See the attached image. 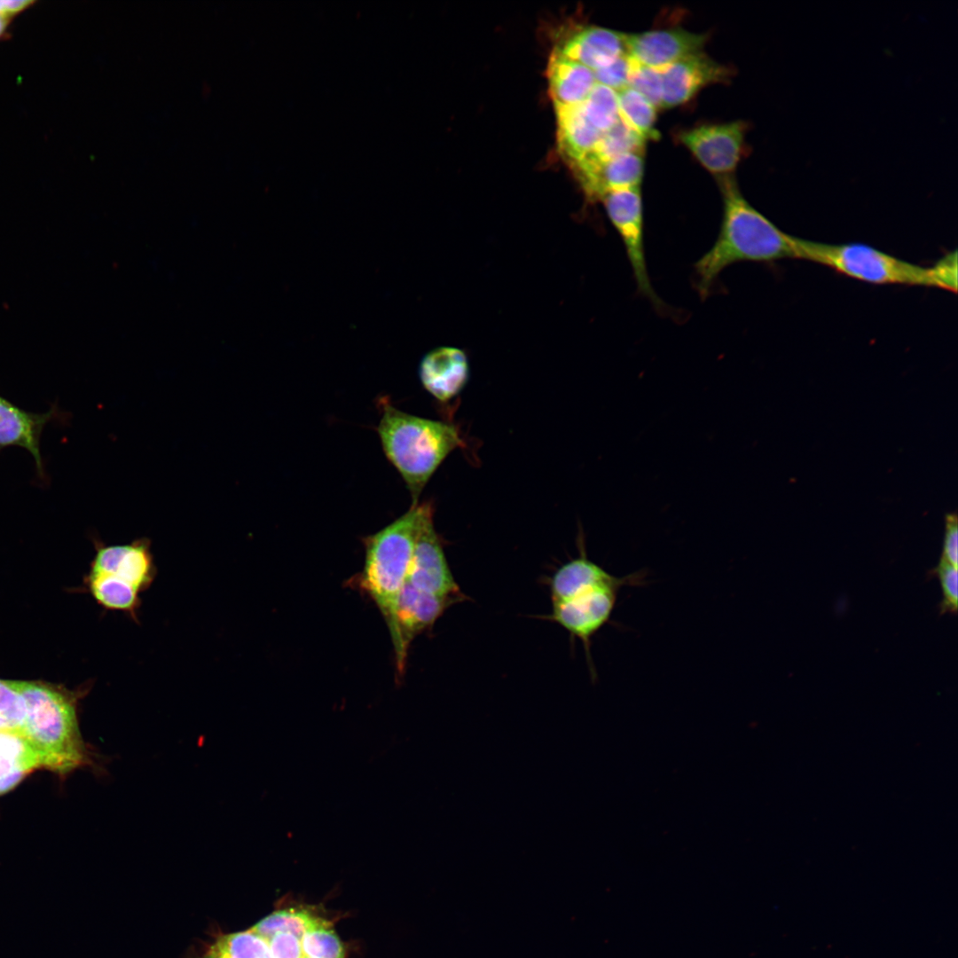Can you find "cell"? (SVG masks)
Returning a JSON list of instances; mask_svg holds the SVG:
<instances>
[{"label": "cell", "mask_w": 958, "mask_h": 958, "mask_svg": "<svg viewBox=\"0 0 958 958\" xmlns=\"http://www.w3.org/2000/svg\"><path fill=\"white\" fill-rule=\"evenodd\" d=\"M631 61L628 87L643 95L656 108H661L663 83L660 69L640 64L632 58Z\"/></svg>", "instance_id": "obj_29"}, {"label": "cell", "mask_w": 958, "mask_h": 958, "mask_svg": "<svg viewBox=\"0 0 958 958\" xmlns=\"http://www.w3.org/2000/svg\"><path fill=\"white\" fill-rule=\"evenodd\" d=\"M660 71L663 83L661 108L682 106L705 86L727 82L733 74L730 67L717 62L703 51L679 59Z\"/></svg>", "instance_id": "obj_12"}, {"label": "cell", "mask_w": 958, "mask_h": 958, "mask_svg": "<svg viewBox=\"0 0 958 958\" xmlns=\"http://www.w3.org/2000/svg\"><path fill=\"white\" fill-rule=\"evenodd\" d=\"M304 958H308V957H304Z\"/></svg>", "instance_id": "obj_38"}, {"label": "cell", "mask_w": 958, "mask_h": 958, "mask_svg": "<svg viewBox=\"0 0 958 958\" xmlns=\"http://www.w3.org/2000/svg\"><path fill=\"white\" fill-rule=\"evenodd\" d=\"M213 949L219 958H271L267 939L251 929L224 937Z\"/></svg>", "instance_id": "obj_27"}, {"label": "cell", "mask_w": 958, "mask_h": 958, "mask_svg": "<svg viewBox=\"0 0 958 958\" xmlns=\"http://www.w3.org/2000/svg\"><path fill=\"white\" fill-rule=\"evenodd\" d=\"M10 681L24 699L22 737L41 767L67 774L94 764L79 728L78 695L41 682Z\"/></svg>", "instance_id": "obj_3"}, {"label": "cell", "mask_w": 958, "mask_h": 958, "mask_svg": "<svg viewBox=\"0 0 958 958\" xmlns=\"http://www.w3.org/2000/svg\"><path fill=\"white\" fill-rule=\"evenodd\" d=\"M797 258L828 266L876 285L932 287L930 267L920 266L860 243L829 244L797 237Z\"/></svg>", "instance_id": "obj_6"}, {"label": "cell", "mask_w": 958, "mask_h": 958, "mask_svg": "<svg viewBox=\"0 0 958 958\" xmlns=\"http://www.w3.org/2000/svg\"><path fill=\"white\" fill-rule=\"evenodd\" d=\"M958 568L941 558L937 574L943 591L942 610L955 612L958 602Z\"/></svg>", "instance_id": "obj_32"}, {"label": "cell", "mask_w": 958, "mask_h": 958, "mask_svg": "<svg viewBox=\"0 0 958 958\" xmlns=\"http://www.w3.org/2000/svg\"><path fill=\"white\" fill-rule=\"evenodd\" d=\"M428 503L411 505L404 514L363 540L365 561L356 583L381 613L393 646L397 637V599L407 581L415 541Z\"/></svg>", "instance_id": "obj_4"}, {"label": "cell", "mask_w": 958, "mask_h": 958, "mask_svg": "<svg viewBox=\"0 0 958 958\" xmlns=\"http://www.w3.org/2000/svg\"><path fill=\"white\" fill-rule=\"evenodd\" d=\"M631 58L623 54L610 64L593 71L596 82L611 88L616 92L628 87Z\"/></svg>", "instance_id": "obj_30"}, {"label": "cell", "mask_w": 958, "mask_h": 958, "mask_svg": "<svg viewBox=\"0 0 958 958\" xmlns=\"http://www.w3.org/2000/svg\"><path fill=\"white\" fill-rule=\"evenodd\" d=\"M709 34L690 32L680 27L625 34L627 54L640 64L662 69L702 51Z\"/></svg>", "instance_id": "obj_11"}, {"label": "cell", "mask_w": 958, "mask_h": 958, "mask_svg": "<svg viewBox=\"0 0 958 958\" xmlns=\"http://www.w3.org/2000/svg\"><path fill=\"white\" fill-rule=\"evenodd\" d=\"M377 433L383 452L408 489L412 505L420 502L425 486L456 449L465 446L457 426L422 418L397 408L382 398Z\"/></svg>", "instance_id": "obj_2"}, {"label": "cell", "mask_w": 958, "mask_h": 958, "mask_svg": "<svg viewBox=\"0 0 958 958\" xmlns=\"http://www.w3.org/2000/svg\"><path fill=\"white\" fill-rule=\"evenodd\" d=\"M601 200L620 236L639 293L662 311L665 304L655 292L648 272L644 247V213L640 187L610 191Z\"/></svg>", "instance_id": "obj_7"}, {"label": "cell", "mask_w": 958, "mask_h": 958, "mask_svg": "<svg viewBox=\"0 0 958 958\" xmlns=\"http://www.w3.org/2000/svg\"><path fill=\"white\" fill-rule=\"evenodd\" d=\"M462 600L429 594L415 589L406 581L396 609L397 638L393 648L398 676L404 675L408 648L413 639L432 626L451 605Z\"/></svg>", "instance_id": "obj_10"}, {"label": "cell", "mask_w": 958, "mask_h": 958, "mask_svg": "<svg viewBox=\"0 0 958 958\" xmlns=\"http://www.w3.org/2000/svg\"><path fill=\"white\" fill-rule=\"evenodd\" d=\"M12 18L0 14V37L4 35Z\"/></svg>", "instance_id": "obj_36"}, {"label": "cell", "mask_w": 958, "mask_h": 958, "mask_svg": "<svg viewBox=\"0 0 958 958\" xmlns=\"http://www.w3.org/2000/svg\"><path fill=\"white\" fill-rule=\"evenodd\" d=\"M318 918L305 908H283L263 918L251 930L265 939L279 932H288L301 939L308 927Z\"/></svg>", "instance_id": "obj_24"}, {"label": "cell", "mask_w": 958, "mask_h": 958, "mask_svg": "<svg viewBox=\"0 0 958 958\" xmlns=\"http://www.w3.org/2000/svg\"><path fill=\"white\" fill-rule=\"evenodd\" d=\"M554 108L558 122L559 147L572 165L595 149L602 132L587 120L581 103Z\"/></svg>", "instance_id": "obj_20"}, {"label": "cell", "mask_w": 958, "mask_h": 958, "mask_svg": "<svg viewBox=\"0 0 958 958\" xmlns=\"http://www.w3.org/2000/svg\"><path fill=\"white\" fill-rule=\"evenodd\" d=\"M932 287L957 291V251L954 250L930 267Z\"/></svg>", "instance_id": "obj_31"}, {"label": "cell", "mask_w": 958, "mask_h": 958, "mask_svg": "<svg viewBox=\"0 0 958 958\" xmlns=\"http://www.w3.org/2000/svg\"><path fill=\"white\" fill-rule=\"evenodd\" d=\"M942 559L958 568V525L957 517L954 514H949L946 517Z\"/></svg>", "instance_id": "obj_34"}, {"label": "cell", "mask_w": 958, "mask_h": 958, "mask_svg": "<svg viewBox=\"0 0 958 958\" xmlns=\"http://www.w3.org/2000/svg\"><path fill=\"white\" fill-rule=\"evenodd\" d=\"M641 575L615 577L585 555L562 565L551 580L553 603L561 602L599 587L640 584Z\"/></svg>", "instance_id": "obj_18"}, {"label": "cell", "mask_w": 958, "mask_h": 958, "mask_svg": "<svg viewBox=\"0 0 958 958\" xmlns=\"http://www.w3.org/2000/svg\"><path fill=\"white\" fill-rule=\"evenodd\" d=\"M301 944L304 957L344 958L343 946L330 923L318 917L303 933Z\"/></svg>", "instance_id": "obj_25"}, {"label": "cell", "mask_w": 958, "mask_h": 958, "mask_svg": "<svg viewBox=\"0 0 958 958\" xmlns=\"http://www.w3.org/2000/svg\"><path fill=\"white\" fill-rule=\"evenodd\" d=\"M34 4L32 1L0 0V14L12 18Z\"/></svg>", "instance_id": "obj_35"}, {"label": "cell", "mask_w": 958, "mask_h": 958, "mask_svg": "<svg viewBox=\"0 0 958 958\" xmlns=\"http://www.w3.org/2000/svg\"><path fill=\"white\" fill-rule=\"evenodd\" d=\"M271 958H304L301 939L288 932H279L267 939Z\"/></svg>", "instance_id": "obj_33"}, {"label": "cell", "mask_w": 958, "mask_h": 958, "mask_svg": "<svg viewBox=\"0 0 958 958\" xmlns=\"http://www.w3.org/2000/svg\"><path fill=\"white\" fill-rule=\"evenodd\" d=\"M555 51L594 71L627 53L625 34L589 26L571 35Z\"/></svg>", "instance_id": "obj_17"}, {"label": "cell", "mask_w": 958, "mask_h": 958, "mask_svg": "<svg viewBox=\"0 0 958 958\" xmlns=\"http://www.w3.org/2000/svg\"><path fill=\"white\" fill-rule=\"evenodd\" d=\"M407 582L421 592L444 597L465 598L457 585L434 525V509L428 503L409 568Z\"/></svg>", "instance_id": "obj_9"}, {"label": "cell", "mask_w": 958, "mask_h": 958, "mask_svg": "<svg viewBox=\"0 0 958 958\" xmlns=\"http://www.w3.org/2000/svg\"><path fill=\"white\" fill-rule=\"evenodd\" d=\"M644 154L645 151L630 152L608 161L590 154L571 166L585 193L591 199L601 200L610 191L640 187Z\"/></svg>", "instance_id": "obj_14"}, {"label": "cell", "mask_w": 958, "mask_h": 958, "mask_svg": "<svg viewBox=\"0 0 958 958\" xmlns=\"http://www.w3.org/2000/svg\"><path fill=\"white\" fill-rule=\"evenodd\" d=\"M207 958H219V956L217 955V954L216 953V951H215V950L213 949V950H212V951H211V952L209 953V954L208 955V957H207Z\"/></svg>", "instance_id": "obj_37"}, {"label": "cell", "mask_w": 958, "mask_h": 958, "mask_svg": "<svg viewBox=\"0 0 958 958\" xmlns=\"http://www.w3.org/2000/svg\"><path fill=\"white\" fill-rule=\"evenodd\" d=\"M64 414L56 404L45 412H32L0 395V452L10 446L27 450L34 458L37 477L47 483L41 437L46 425L58 420H64Z\"/></svg>", "instance_id": "obj_13"}, {"label": "cell", "mask_w": 958, "mask_h": 958, "mask_svg": "<svg viewBox=\"0 0 958 958\" xmlns=\"http://www.w3.org/2000/svg\"><path fill=\"white\" fill-rule=\"evenodd\" d=\"M622 586L606 585L570 600L553 603L551 617L588 645L590 638L609 621Z\"/></svg>", "instance_id": "obj_15"}, {"label": "cell", "mask_w": 958, "mask_h": 958, "mask_svg": "<svg viewBox=\"0 0 958 958\" xmlns=\"http://www.w3.org/2000/svg\"><path fill=\"white\" fill-rule=\"evenodd\" d=\"M419 374L424 389L439 403L445 404L457 397L467 385L468 360L458 348H437L422 358Z\"/></svg>", "instance_id": "obj_16"}, {"label": "cell", "mask_w": 958, "mask_h": 958, "mask_svg": "<svg viewBox=\"0 0 958 958\" xmlns=\"http://www.w3.org/2000/svg\"><path fill=\"white\" fill-rule=\"evenodd\" d=\"M581 107L590 123L602 133L619 121L617 93L603 84L595 83Z\"/></svg>", "instance_id": "obj_23"}, {"label": "cell", "mask_w": 958, "mask_h": 958, "mask_svg": "<svg viewBox=\"0 0 958 958\" xmlns=\"http://www.w3.org/2000/svg\"><path fill=\"white\" fill-rule=\"evenodd\" d=\"M96 546L87 580L92 596L106 609L123 612L137 621L141 595L157 574L150 539L120 545L98 542Z\"/></svg>", "instance_id": "obj_5"}, {"label": "cell", "mask_w": 958, "mask_h": 958, "mask_svg": "<svg viewBox=\"0 0 958 958\" xmlns=\"http://www.w3.org/2000/svg\"><path fill=\"white\" fill-rule=\"evenodd\" d=\"M37 767H41L39 760L23 737L0 733V795Z\"/></svg>", "instance_id": "obj_21"}, {"label": "cell", "mask_w": 958, "mask_h": 958, "mask_svg": "<svg viewBox=\"0 0 958 958\" xmlns=\"http://www.w3.org/2000/svg\"><path fill=\"white\" fill-rule=\"evenodd\" d=\"M25 718L26 705L22 695L10 680L0 679V733L22 737Z\"/></svg>", "instance_id": "obj_28"}, {"label": "cell", "mask_w": 958, "mask_h": 958, "mask_svg": "<svg viewBox=\"0 0 958 958\" xmlns=\"http://www.w3.org/2000/svg\"><path fill=\"white\" fill-rule=\"evenodd\" d=\"M646 140L626 126L620 119L602 136L592 153L600 161H608L618 155L636 151H645Z\"/></svg>", "instance_id": "obj_26"}, {"label": "cell", "mask_w": 958, "mask_h": 958, "mask_svg": "<svg viewBox=\"0 0 958 958\" xmlns=\"http://www.w3.org/2000/svg\"><path fill=\"white\" fill-rule=\"evenodd\" d=\"M617 93L619 119L647 140H658L656 107L643 95L626 87Z\"/></svg>", "instance_id": "obj_22"}, {"label": "cell", "mask_w": 958, "mask_h": 958, "mask_svg": "<svg viewBox=\"0 0 958 958\" xmlns=\"http://www.w3.org/2000/svg\"><path fill=\"white\" fill-rule=\"evenodd\" d=\"M547 77L554 106L582 103L596 83L592 69L555 50L548 62Z\"/></svg>", "instance_id": "obj_19"}, {"label": "cell", "mask_w": 958, "mask_h": 958, "mask_svg": "<svg viewBox=\"0 0 958 958\" xmlns=\"http://www.w3.org/2000/svg\"><path fill=\"white\" fill-rule=\"evenodd\" d=\"M743 122L702 123L680 130L678 140L718 179L732 177L745 156Z\"/></svg>", "instance_id": "obj_8"}, {"label": "cell", "mask_w": 958, "mask_h": 958, "mask_svg": "<svg viewBox=\"0 0 958 958\" xmlns=\"http://www.w3.org/2000/svg\"><path fill=\"white\" fill-rule=\"evenodd\" d=\"M723 212L718 237L694 265L695 289L706 298L719 274L742 262L769 263L797 258V237L781 231L750 205L734 177L718 179Z\"/></svg>", "instance_id": "obj_1"}]
</instances>
